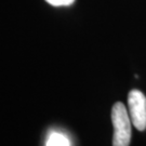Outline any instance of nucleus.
Listing matches in <instances>:
<instances>
[{"instance_id":"2","label":"nucleus","mask_w":146,"mask_h":146,"mask_svg":"<svg viewBox=\"0 0 146 146\" xmlns=\"http://www.w3.org/2000/svg\"><path fill=\"white\" fill-rule=\"evenodd\" d=\"M128 107L132 125L139 131L146 129V96L139 90H131L128 94Z\"/></svg>"},{"instance_id":"3","label":"nucleus","mask_w":146,"mask_h":146,"mask_svg":"<svg viewBox=\"0 0 146 146\" xmlns=\"http://www.w3.org/2000/svg\"><path fill=\"white\" fill-rule=\"evenodd\" d=\"M46 146H70L69 141L66 136L58 133V132H52L47 140Z\"/></svg>"},{"instance_id":"1","label":"nucleus","mask_w":146,"mask_h":146,"mask_svg":"<svg viewBox=\"0 0 146 146\" xmlns=\"http://www.w3.org/2000/svg\"><path fill=\"white\" fill-rule=\"evenodd\" d=\"M111 121L114 125L113 146H129L131 140V117H129L125 106L117 102L111 110Z\"/></svg>"},{"instance_id":"4","label":"nucleus","mask_w":146,"mask_h":146,"mask_svg":"<svg viewBox=\"0 0 146 146\" xmlns=\"http://www.w3.org/2000/svg\"><path fill=\"white\" fill-rule=\"evenodd\" d=\"M46 1L53 7H68L75 2V0H46Z\"/></svg>"}]
</instances>
